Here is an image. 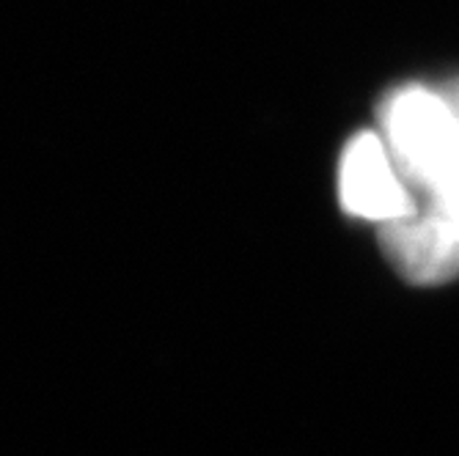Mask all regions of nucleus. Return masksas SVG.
<instances>
[{"instance_id":"nucleus-1","label":"nucleus","mask_w":459,"mask_h":456,"mask_svg":"<svg viewBox=\"0 0 459 456\" xmlns=\"http://www.w3.org/2000/svg\"><path fill=\"white\" fill-rule=\"evenodd\" d=\"M383 141L394 168L419 201L440 210L459 174V110L443 89H396L380 105Z\"/></svg>"},{"instance_id":"nucleus-4","label":"nucleus","mask_w":459,"mask_h":456,"mask_svg":"<svg viewBox=\"0 0 459 456\" xmlns=\"http://www.w3.org/2000/svg\"><path fill=\"white\" fill-rule=\"evenodd\" d=\"M446 91H448L451 102H454V105H456V110H459V80H454L451 86H446ZM440 212H443V215H448L454 223H459V174H456V182H454V187H451L448 198H446V201H443V206H440Z\"/></svg>"},{"instance_id":"nucleus-2","label":"nucleus","mask_w":459,"mask_h":456,"mask_svg":"<svg viewBox=\"0 0 459 456\" xmlns=\"http://www.w3.org/2000/svg\"><path fill=\"white\" fill-rule=\"evenodd\" d=\"M339 198L347 215L380 226L419 210V201L394 168L385 141L377 133H360L347 143L339 165Z\"/></svg>"},{"instance_id":"nucleus-3","label":"nucleus","mask_w":459,"mask_h":456,"mask_svg":"<svg viewBox=\"0 0 459 456\" xmlns=\"http://www.w3.org/2000/svg\"><path fill=\"white\" fill-rule=\"evenodd\" d=\"M380 245L394 270L415 286L459 278V223L432 206L380 226Z\"/></svg>"}]
</instances>
